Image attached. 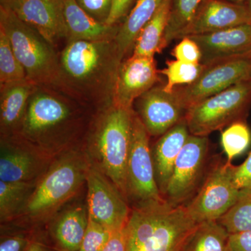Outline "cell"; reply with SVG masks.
I'll use <instances>...</instances> for the list:
<instances>
[{"label": "cell", "instance_id": "obj_1", "mask_svg": "<svg viewBox=\"0 0 251 251\" xmlns=\"http://www.w3.org/2000/svg\"><path fill=\"white\" fill-rule=\"evenodd\" d=\"M122 62L115 39L70 40L59 52V74L54 88L94 112L113 103Z\"/></svg>", "mask_w": 251, "mask_h": 251}, {"label": "cell", "instance_id": "obj_2", "mask_svg": "<svg viewBox=\"0 0 251 251\" xmlns=\"http://www.w3.org/2000/svg\"><path fill=\"white\" fill-rule=\"evenodd\" d=\"M94 113L62 91L36 86L12 137L49 155L83 138Z\"/></svg>", "mask_w": 251, "mask_h": 251}, {"label": "cell", "instance_id": "obj_3", "mask_svg": "<svg viewBox=\"0 0 251 251\" xmlns=\"http://www.w3.org/2000/svg\"><path fill=\"white\" fill-rule=\"evenodd\" d=\"M133 108L112 103L94 112L83 138L94 166L106 176L127 201V164ZM128 202V201H127Z\"/></svg>", "mask_w": 251, "mask_h": 251}, {"label": "cell", "instance_id": "obj_4", "mask_svg": "<svg viewBox=\"0 0 251 251\" xmlns=\"http://www.w3.org/2000/svg\"><path fill=\"white\" fill-rule=\"evenodd\" d=\"M186 206L166 200L132 208L126 232V251H182L198 226Z\"/></svg>", "mask_w": 251, "mask_h": 251}, {"label": "cell", "instance_id": "obj_5", "mask_svg": "<svg viewBox=\"0 0 251 251\" xmlns=\"http://www.w3.org/2000/svg\"><path fill=\"white\" fill-rule=\"evenodd\" d=\"M87 155L73 148L61 153L38 180L22 216L34 223L52 219L85 182L91 166Z\"/></svg>", "mask_w": 251, "mask_h": 251}, {"label": "cell", "instance_id": "obj_6", "mask_svg": "<svg viewBox=\"0 0 251 251\" xmlns=\"http://www.w3.org/2000/svg\"><path fill=\"white\" fill-rule=\"evenodd\" d=\"M0 29L9 38L14 53L36 86L55 87L59 74V52L12 10L0 7Z\"/></svg>", "mask_w": 251, "mask_h": 251}, {"label": "cell", "instance_id": "obj_7", "mask_svg": "<svg viewBox=\"0 0 251 251\" xmlns=\"http://www.w3.org/2000/svg\"><path fill=\"white\" fill-rule=\"evenodd\" d=\"M251 103L250 80L241 82L191 107L185 115L190 133L208 136L241 118Z\"/></svg>", "mask_w": 251, "mask_h": 251}, {"label": "cell", "instance_id": "obj_8", "mask_svg": "<svg viewBox=\"0 0 251 251\" xmlns=\"http://www.w3.org/2000/svg\"><path fill=\"white\" fill-rule=\"evenodd\" d=\"M149 137L134 110L126 176L127 201L133 203V207L166 200L157 185Z\"/></svg>", "mask_w": 251, "mask_h": 251}, {"label": "cell", "instance_id": "obj_9", "mask_svg": "<svg viewBox=\"0 0 251 251\" xmlns=\"http://www.w3.org/2000/svg\"><path fill=\"white\" fill-rule=\"evenodd\" d=\"M235 168L227 161L218 163L206 175L197 193L184 205L195 222L218 221L237 202L242 193L234 182Z\"/></svg>", "mask_w": 251, "mask_h": 251}, {"label": "cell", "instance_id": "obj_10", "mask_svg": "<svg viewBox=\"0 0 251 251\" xmlns=\"http://www.w3.org/2000/svg\"><path fill=\"white\" fill-rule=\"evenodd\" d=\"M209 152L207 136L190 135L176 158L164 198L174 205H186L204 179Z\"/></svg>", "mask_w": 251, "mask_h": 251}, {"label": "cell", "instance_id": "obj_11", "mask_svg": "<svg viewBox=\"0 0 251 251\" xmlns=\"http://www.w3.org/2000/svg\"><path fill=\"white\" fill-rule=\"evenodd\" d=\"M251 57H239L204 66L197 80L176 87L175 93L186 111L204 99L224 92L232 86L250 80Z\"/></svg>", "mask_w": 251, "mask_h": 251}, {"label": "cell", "instance_id": "obj_12", "mask_svg": "<svg viewBox=\"0 0 251 251\" xmlns=\"http://www.w3.org/2000/svg\"><path fill=\"white\" fill-rule=\"evenodd\" d=\"M89 216L111 232L126 226L131 209L111 181L92 163L87 173Z\"/></svg>", "mask_w": 251, "mask_h": 251}, {"label": "cell", "instance_id": "obj_13", "mask_svg": "<svg viewBox=\"0 0 251 251\" xmlns=\"http://www.w3.org/2000/svg\"><path fill=\"white\" fill-rule=\"evenodd\" d=\"M138 116L150 136L158 137L185 120L186 110L175 93L167 92L163 85H156L135 100Z\"/></svg>", "mask_w": 251, "mask_h": 251}, {"label": "cell", "instance_id": "obj_14", "mask_svg": "<svg viewBox=\"0 0 251 251\" xmlns=\"http://www.w3.org/2000/svg\"><path fill=\"white\" fill-rule=\"evenodd\" d=\"M48 155L14 137L1 138L0 180L38 181L50 166L45 156Z\"/></svg>", "mask_w": 251, "mask_h": 251}, {"label": "cell", "instance_id": "obj_15", "mask_svg": "<svg viewBox=\"0 0 251 251\" xmlns=\"http://www.w3.org/2000/svg\"><path fill=\"white\" fill-rule=\"evenodd\" d=\"M154 57L131 54L122 61L117 74L113 103L133 108L135 100L159 81Z\"/></svg>", "mask_w": 251, "mask_h": 251}, {"label": "cell", "instance_id": "obj_16", "mask_svg": "<svg viewBox=\"0 0 251 251\" xmlns=\"http://www.w3.org/2000/svg\"><path fill=\"white\" fill-rule=\"evenodd\" d=\"M13 11L57 51L69 41L62 0H22Z\"/></svg>", "mask_w": 251, "mask_h": 251}, {"label": "cell", "instance_id": "obj_17", "mask_svg": "<svg viewBox=\"0 0 251 251\" xmlns=\"http://www.w3.org/2000/svg\"><path fill=\"white\" fill-rule=\"evenodd\" d=\"M188 36L201 48V63L205 67L228 59L251 57V25Z\"/></svg>", "mask_w": 251, "mask_h": 251}, {"label": "cell", "instance_id": "obj_18", "mask_svg": "<svg viewBox=\"0 0 251 251\" xmlns=\"http://www.w3.org/2000/svg\"><path fill=\"white\" fill-rule=\"evenodd\" d=\"M242 25H251V14L245 4H235L225 0H204L192 23L181 33L179 39Z\"/></svg>", "mask_w": 251, "mask_h": 251}, {"label": "cell", "instance_id": "obj_19", "mask_svg": "<svg viewBox=\"0 0 251 251\" xmlns=\"http://www.w3.org/2000/svg\"><path fill=\"white\" fill-rule=\"evenodd\" d=\"M191 135L185 120L160 136L151 149L155 176L164 198L176 158Z\"/></svg>", "mask_w": 251, "mask_h": 251}, {"label": "cell", "instance_id": "obj_20", "mask_svg": "<svg viewBox=\"0 0 251 251\" xmlns=\"http://www.w3.org/2000/svg\"><path fill=\"white\" fill-rule=\"evenodd\" d=\"M88 224V209L83 204H73L56 214L49 230L59 251H78Z\"/></svg>", "mask_w": 251, "mask_h": 251}, {"label": "cell", "instance_id": "obj_21", "mask_svg": "<svg viewBox=\"0 0 251 251\" xmlns=\"http://www.w3.org/2000/svg\"><path fill=\"white\" fill-rule=\"evenodd\" d=\"M36 87L27 80L0 87L1 138L16 134Z\"/></svg>", "mask_w": 251, "mask_h": 251}, {"label": "cell", "instance_id": "obj_22", "mask_svg": "<svg viewBox=\"0 0 251 251\" xmlns=\"http://www.w3.org/2000/svg\"><path fill=\"white\" fill-rule=\"evenodd\" d=\"M62 7L69 41H100L116 37L120 25L108 26L98 22L75 0H62Z\"/></svg>", "mask_w": 251, "mask_h": 251}, {"label": "cell", "instance_id": "obj_23", "mask_svg": "<svg viewBox=\"0 0 251 251\" xmlns=\"http://www.w3.org/2000/svg\"><path fill=\"white\" fill-rule=\"evenodd\" d=\"M164 1L138 0L125 21L120 25L115 41L122 61L129 57L128 54L133 52L137 36L156 14Z\"/></svg>", "mask_w": 251, "mask_h": 251}, {"label": "cell", "instance_id": "obj_24", "mask_svg": "<svg viewBox=\"0 0 251 251\" xmlns=\"http://www.w3.org/2000/svg\"><path fill=\"white\" fill-rule=\"evenodd\" d=\"M171 5V0H165L156 14L140 31L132 54L154 57L155 54L160 53L166 48L164 36Z\"/></svg>", "mask_w": 251, "mask_h": 251}, {"label": "cell", "instance_id": "obj_25", "mask_svg": "<svg viewBox=\"0 0 251 251\" xmlns=\"http://www.w3.org/2000/svg\"><path fill=\"white\" fill-rule=\"evenodd\" d=\"M37 183L34 181L7 182L0 180V219L1 223L13 221L23 213Z\"/></svg>", "mask_w": 251, "mask_h": 251}, {"label": "cell", "instance_id": "obj_26", "mask_svg": "<svg viewBox=\"0 0 251 251\" xmlns=\"http://www.w3.org/2000/svg\"><path fill=\"white\" fill-rule=\"evenodd\" d=\"M229 234L219 221L198 224L182 251H227Z\"/></svg>", "mask_w": 251, "mask_h": 251}, {"label": "cell", "instance_id": "obj_27", "mask_svg": "<svg viewBox=\"0 0 251 251\" xmlns=\"http://www.w3.org/2000/svg\"><path fill=\"white\" fill-rule=\"evenodd\" d=\"M204 0H171L169 18L165 33V46H168L190 25Z\"/></svg>", "mask_w": 251, "mask_h": 251}, {"label": "cell", "instance_id": "obj_28", "mask_svg": "<svg viewBox=\"0 0 251 251\" xmlns=\"http://www.w3.org/2000/svg\"><path fill=\"white\" fill-rule=\"evenodd\" d=\"M26 80L25 71L15 54L9 38L0 29V87Z\"/></svg>", "mask_w": 251, "mask_h": 251}, {"label": "cell", "instance_id": "obj_29", "mask_svg": "<svg viewBox=\"0 0 251 251\" xmlns=\"http://www.w3.org/2000/svg\"><path fill=\"white\" fill-rule=\"evenodd\" d=\"M204 69V66L201 63L195 64L176 59L168 60L166 68L160 71V74L167 77V83L163 85V88L171 93L177 86L190 85L197 80Z\"/></svg>", "mask_w": 251, "mask_h": 251}, {"label": "cell", "instance_id": "obj_30", "mask_svg": "<svg viewBox=\"0 0 251 251\" xmlns=\"http://www.w3.org/2000/svg\"><path fill=\"white\" fill-rule=\"evenodd\" d=\"M218 221L229 234L251 232V196L241 195L237 202Z\"/></svg>", "mask_w": 251, "mask_h": 251}, {"label": "cell", "instance_id": "obj_31", "mask_svg": "<svg viewBox=\"0 0 251 251\" xmlns=\"http://www.w3.org/2000/svg\"><path fill=\"white\" fill-rule=\"evenodd\" d=\"M251 142L250 130L242 121L228 126L221 135V145L227 161L230 162L244 153L249 148Z\"/></svg>", "mask_w": 251, "mask_h": 251}, {"label": "cell", "instance_id": "obj_32", "mask_svg": "<svg viewBox=\"0 0 251 251\" xmlns=\"http://www.w3.org/2000/svg\"><path fill=\"white\" fill-rule=\"evenodd\" d=\"M112 232L89 216L88 226L78 251H101Z\"/></svg>", "mask_w": 251, "mask_h": 251}, {"label": "cell", "instance_id": "obj_33", "mask_svg": "<svg viewBox=\"0 0 251 251\" xmlns=\"http://www.w3.org/2000/svg\"><path fill=\"white\" fill-rule=\"evenodd\" d=\"M176 60L188 63H201L202 52L197 43L189 36H185L175 46L172 52Z\"/></svg>", "mask_w": 251, "mask_h": 251}, {"label": "cell", "instance_id": "obj_34", "mask_svg": "<svg viewBox=\"0 0 251 251\" xmlns=\"http://www.w3.org/2000/svg\"><path fill=\"white\" fill-rule=\"evenodd\" d=\"M75 1L96 21L103 24L106 23L111 9L112 0H75Z\"/></svg>", "mask_w": 251, "mask_h": 251}, {"label": "cell", "instance_id": "obj_35", "mask_svg": "<svg viewBox=\"0 0 251 251\" xmlns=\"http://www.w3.org/2000/svg\"><path fill=\"white\" fill-rule=\"evenodd\" d=\"M234 178L241 193L251 196V152L241 166L236 167Z\"/></svg>", "mask_w": 251, "mask_h": 251}, {"label": "cell", "instance_id": "obj_36", "mask_svg": "<svg viewBox=\"0 0 251 251\" xmlns=\"http://www.w3.org/2000/svg\"><path fill=\"white\" fill-rule=\"evenodd\" d=\"M135 0H112L111 9L105 24L108 26L120 25Z\"/></svg>", "mask_w": 251, "mask_h": 251}, {"label": "cell", "instance_id": "obj_37", "mask_svg": "<svg viewBox=\"0 0 251 251\" xmlns=\"http://www.w3.org/2000/svg\"><path fill=\"white\" fill-rule=\"evenodd\" d=\"M32 242L23 234H12L1 237L0 251H25Z\"/></svg>", "mask_w": 251, "mask_h": 251}, {"label": "cell", "instance_id": "obj_38", "mask_svg": "<svg viewBox=\"0 0 251 251\" xmlns=\"http://www.w3.org/2000/svg\"><path fill=\"white\" fill-rule=\"evenodd\" d=\"M227 251H251V232L229 234Z\"/></svg>", "mask_w": 251, "mask_h": 251}, {"label": "cell", "instance_id": "obj_39", "mask_svg": "<svg viewBox=\"0 0 251 251\" xmlns=\"http://www.w3.org/2000/svg\"><path fill=\"white\" fill-rule=\"evenodd\" d=\"M126 227L112 232L108 242L101 251H126Z\"/></svg>", "mask_w": 251, "mask_h": 251}, {"label": "cell", "instance_id": "obj_40", "mask_svg": "<svg viewBox=\"0 0 251 251\" xmlns=\"http://www.w3.org/2000/svg\"><path fill=\"white\" fill-rule=\"evenodd\" d=\"M25 251H55L43 243L32 241Z\"/></svg>", "mask_w": 251, "mask_h": 251}, {"label": "cell", "instance_id": "obj_41", "mask_svg": "<svg viewBox=\"0 0 251 251\" xmlns=\"http://www.w3.org/2000/svg\"><path fill=\"white\" fill-rule=\"evenodd\" d=\"M22 0H0V7L14 11Z\"/></svg>", "mask_w": 251, "mask_h": 251}, {"label": "cell", "instance_id": "obj_42", "mask_svg": "<svg viewBox=\"0 0 251 251\" xmlns=\"http://www.w3.org/2000/svg\"><path fill=\"white\" fill-rule=\"evenodd\" d=\"M229 2L235 3V4H245L246 0H226Z\"/></svg>", "mask_w": 251, "mask_h": 251}, {"label": "cell", "instance_id": "obj_43", "mask_svg": "<svg viewBox=\"0 0 251 251\" xmlns=\"http://www.w3.org/2000/svg\"><path fill=\"white\" fill-rule=\"evenodd\" d=\"M245 4L247 5L248 9H249L251 14V0H246Z\"/></svg>", "mask_w": 251, "mask_h": 251}, {"label": "cell", "instance_id": "obj_44", "mask_svg": "<svg viewBox=\"0 0 251 251\" xmlns=\"http://www.w3.org/2000/svg\"><path fill=\"white\" fill-rule=\"evenodd\" d=\"M250 82H251V75Z\"/></svg>", "mask_w": 251, "mask_h": 251}]
</instances>
